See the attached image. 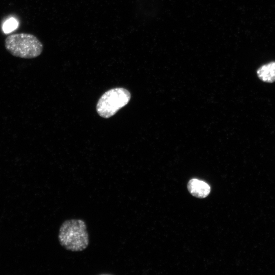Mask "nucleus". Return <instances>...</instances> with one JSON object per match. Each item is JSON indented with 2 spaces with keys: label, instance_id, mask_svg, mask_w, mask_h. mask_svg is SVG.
I'll return each instance as SVG.
<instances>
[{
  "label": "nucleus",
  "instance_id": "obj_4",
  "mask_svg": "<svg viewBox=\"0 0 275 275\" xmlns=\"http://www.w3.org/2000/svg\"><path fill=\"white\" fill-rule=\"evenodd\" d=\"M187 189L193 196L198 198H204L210 192V187L206 182L197 179H191L187 183Z\"/></svg>",
  "mask_w": 275,
  "mask_h": 275
},
{
  "label": "nucleus",
  "instance_id": "obj_6",
  "mask_svg": "<svg viewBox=\"0 0 275 275\" xmlns=\"http://www.w3.org/2000/svg\"><path fill=\"white\" fill-rule=\"evenodd\" d=\"M17 21L13 18H11L5 22L4 24L3 30L6 33H10L15 29L17 26Z\"/></svg>",
  "mask_w": 275,
  "mask_h": 275
},
{
  "label": "nucleus",
  "instance_id": "obj_2",
  "mask_svg": "<svg viewBox=\"0 0 275 275\" xmlns=\"http://www.w3.org/2000/svg\"><path fill=\"white\" fill-rule=\"evenodd\" d=\"M6 49L14 57L34 59L42 52L43 45L34 35L20 33L8 35L5 39Z\"/></svg>",
  "mask_w": 275,
  "mask_h": 275
},
{
  "label": "nucleus",
  "instance_id": "obj_1",
  "mask_svg": "<svg viewBox=\"0 0 275 275\" xmlns=\"http://www.w3.org/2000/svg\"><path fill=\"white\" fill-rule=\"evenodd\" d=\"M58 239L61 246L68 251H84L89 244L86 222L77 218L65 221L60 227Z\"/></svg>",
  "mask_w": 275,
  "mask_h": 275
},
{
  "label": "nucleus",
  "instance_id": "obj_5",
  "mask_svg": "<svg viewBox=\"0 0 275 275\" xmlns=\"http://www.w3.org/2000/svg\"><path fill=\"white\" fill-rule=\"evenodd\" d=\"M258 77L266 82L275 81V62H271L261 66L257 71Z\"/></svg>",
  "mask_w": 275,
  "mask_h": 275
},
{
  "label": "nucleus",
  "instance_id": "obj_3",
  "mask_svg": "<svg viewBox=\"0 0 275 275\" xmlns=\"http://www.w3.org/2000/svg\"><path fill=\"white\" fill-rule=\"evenodd\" d=\"M130 94L122 88L111 89L104 93L97 105V111L102 117L108 118L115 115L129 101Z\"/></svg>",
  "mask_w": 275,
  "mask_h": 275
}]
</instances>
